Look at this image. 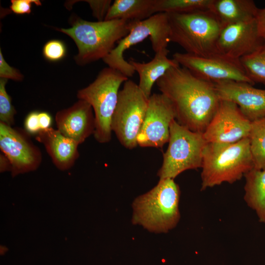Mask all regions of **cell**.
I'll return each mask as SVG.
<instances>
[{
    "label": "cell",
    "mask_w": 265,
    "mask_h": 265,
    "mask_svg": "<svg viewBox=\"0 0 265 265\" xmlns=\"http://www.w3.org/2000/svg\"><path fill=\"white\" fill-rule=\"evenodd\" d=\"M239 61L247 77L253 82L265 85V39L258 49L242 57Z\"/></svg>",
    "instance_id": "obj_23"
},
{
    "label": "cell",
    "mask_w": 265,
    "mask_h": 265,
    "mask_svg": "<svg viewBox=\"0 0 265 265\" xmlns=\"http://www.w3.org/2000/svg\"><path fill=\"white\" fill-rule=\"evenodd\" d=\"M174 120H176V114L169 99L161 93L151 95L137 137L138 145L161 148L169 141L170 126Z\"/></svg>",
    "instance_id": "obj_12"
},
{
    "label": "cell",
    "mask_w": 265,
    "mask_h": 265,
    "mask_svg": "<svg viewBox=\"0 0 265 265\" xmlns=\"http://www.w3.org/2000/svg\"><path fill=\"white\" fill-rule=\"evenodd\" d=\"M149 38L155 53L166 49L170 41L168 14L158 13L145 20L131 22L128 34L120 40L103 60L128 78L135 73L132 66L124 57L125 52L131 47Z\"/></svg>",
    "instance_id": "obj_7"
},
{
    "label": "cell",
    "mask_w": 265,
    "mask_h": 265,
    "mask_svg": "<svg viewBox=\"0 0 265 265\" xmlns=\"http://www.w3.org/2000/svg\"><path fill=\"white\" fill-rule=\"evenodd\" d=\"M91 105L80 100L71 106L57 111L55 116L57 130L79 145L95 130V121Z\"/></svg>",
    "instance_id": "obj_16"
},
{
    "label": "cell",
    "mask_w": 265,
    "mask_h": 265,
    "mask_svg": "<svg viewBox=\"0 0 265 265\" xmlns=\"http://www.w3.org/2000/svg\"><path fill=\"white\" fill-rule=\"evenodd\" d=\"M258 10L252 0H213L210 9L223 27L255 19Z\"/></svg>",
    "instance_id": "obj_19"
},
{
    "label": "cell",
    "mask_w": 265,
    "mask_h": 265,
    "mask_svg": "<svg viewBox=\"0 0 265 265\" xmlns=\"http://www.w3.org/2000/svg\"><path fill=\"white\" fill-rule=\"evenodd\" d=\"M173 58L196 76L212 83L235 81L255 84L247 77L239 60L221 55L200 56L179 52L173 54Z\"/></svg>",
    "instance_id": "obj_10"
},
{
    "label": "cell",
    "mask_w": 265,
    "mask_h": 265,
    "mask_svg": "<svg viewBox=\"0 0 265 265\" xmlns=\"http://www.w3.org/2000/svg\"><path fill=\"white\" fill-rule=\"evenodd\" d=\"M180 189L174 179H159L157 185L132 204V223L148 231L167 233L179 222Z\"/></svg>",
    "instance_id": "obj_4"
},
{
    "label": "cell",
    "mask_w": 265,
    "mask_h": 265,
    "mask_svg": "<svg viewBox=\"0 0 265 265\" xmlns=\"http://www.w3.org/2000/svg\"><path fill=\"white\" fill-rule=\"evenodd\" d=\"M203 133L191 131L174 120L170 126L168 146L157 175L174 179L183 172L201 168L207 144Z\"/></svg>",
    "instance_id": "obj_8"
},
{
    "label": "cell",
    "mask_w": 265,
    "mask_h": 265,
    "mask_svg": "<svg viewBox=\"0 0 265 265\" xmlns=\"http://www.w3.org/2000/svg\"><path fill=\"white\" fill-rule=\"evenodd\" d=\"M251 123L236 104L220 100L203 136L207 143H235L248 137Z\"/></svg>",
    "instance_id": "obj_13"
},
{
    "label": "cell",
    "mask_w": 265,
    "mask_h": 265,
    "mask_svg": "<svg viewBox=\"0 0 265 265\" xmlns=\"http://www.w3.org/2000/svg\"><path fill=\"white\" fill-rule=\"evenodd\" d=\"M12 166L9 159L3 153L0 154V172L11 171Z\"/></svg>",
    "instance_id": "obj_33"
},
{
    "label": "cell",
    "mask_w": 265,
    "mask_h": 265,
    "mask_svg": "<svg viewBox=\"0 0 265 265\" xmlns=\"http://www.w3.org/2000/svg\"><path fill=\"white\" fill-rule=\"evenodd\" d=\"M36 135L35 139L44 145L56 168L64 171L74 165L80 156L77 142L52 127Z\"/></svg>",
    "instance_id": "obj_17"
},
{
    "label": "cell",
    "mask_w": 265,
    "mask_h": 265,
    "mask_svg": "<svg viewBox=\"0 0 265 265\" xmlns=\"http://www.w3.org/2000/svg\"><path fill=\"white\" fill-rule=\"evenodd\" d=\"M254 168L248 137L232 143H207L203 151L201 190L233 184Z\"/></svg>",
    "instance_id": "obj_3"
},
{
    "label": "cell",
    "mask_w": 265,
    "mask_h": 265,
    "mask_svg": "<svg viewBox=\"0 0 265 265\" xmlns=\"http://www.w3.org/2000/svg\"><path fill=\"white\" fill-rule=\"evenodd\" d=\"M256 20L260 36L265 39V7L263 9H259Z\"/></svg>",
    "instance_id": "obj_31"
},
{
    "label": "cell",
    "mask_w": 265,
    "mask_h": 265,
    "mask_svg": "<svg viewBox=\"0 0 265 265\" xmlns=\"http://www.w3.org/2000/svg\"><path fill=\"white\" fill-rule=\"evenodd\" d=\"M264 39L259 35L256 18L224 26L217 47L220 55L239 60L258 49Z\"/></svg>",
    "instance_id": "obj_14"
},
{
    "label": "cell",
    "mask_w": 265,
    "mask_h": 265,
    "mask_svg": "<svg viewBox=\"0 0 265 265\" xmlns=\"http://www.w3.org/2000/svg\"><path fill=\"white\" fill-rule=\"evenodd\" d=\"M33 4L41 6L42 3L39 0H11L10 9L16 14H29Z\"/></svg>",
    "instance_id": "obj_29"
},
{
    "label": "cell",
    "mask_w": 265,
    "mask_h": 265,
    "mask_svg": "<svg viewBox=\"0 0 265 265\" xmlns=\"http://www.w3.org/2000/svg\"><path fill=\"white\" fill-rule=\"evenodd\" d=\"M89 4L93 16L98 21H105V18L112 3L111 0H85Z\"/></svg>",
    "instance_id": "obj_27"
},
{
    "label": "cell",
    "mask_w": 265,
    "mask_h": 265,
    "mask_svg": "<svg viewBox=\"0 0 265 265\" xmlns=\"http://www.w3.org/2000/svg\"><path fill=\"white\" fill-rule=\"evenodd\" d=\"M168 53L167 48L164 49L155 53L154 58L147 63H141L133 59L129 61L138 74L139 88L148 99L151 95L154 83L169 69L180 65L173 58L168 57Z\"/></svg>",
    "instance_id": "obj_18"
},
{
    "label": "cell",
    "mask_w": 265,
    "mask_h": 265,
    "mask_svg": "<svg viewBox=\"0 0 265 265\" xmlns=\"http://www.w3.org/2000/svg\"><path fill=\"white\" fill-rule=\"evenodd\" d=\"M25 130L0 122V149L10 160L13 177L36 170L40 165L42 155Z\"/></svg>",
    "instance_id": "obj_11"
},
{
    "label": "cell",
    "mask_w": 265,
    "mask_h": 265,
    "mask_svg": "<svg viewBox=\"0 0 265 265\" xmlns=\"http://www.w3.org/2000/svg\"><path fill=\"white\" fill-rule=\"evenodd\" d=\"M170 41L186 53L200 56L220 55L217 44L223 27L211 10L186 13H167Z\"/></svg>",
    "instance_id": "obj_5"
},
{
    "label": "cell",
    "mask_w": 265,
    "mask_h": 265,
    "mask_svg": "<svg viewBox=\"0 0 265 265\" xmlns=\"http://www.w3.org/2000/svg\"><path fill=\"white\" fill-rule=\"evenodd\" d=\"M38 118L41 130L47 129L51 127L53 118L49 113L46 111L39 112Z\"/></svg>",
    "instance_id": "obj_32"
},
{
    "label": "cell",
    "mask_w": 265,
    "mask_h": 265,
    "mask_svg": "<svg viewBox=\"0 0 265 265\" xmlns=\"http://www.w3.org/2000/svg\"><path fill=\"white\" fill-rule=\"evenodd\" d=\"M128 80L119 71L108 67L102 70L91 83L77 92V98L87 102L93 108L95 121L93 135L100 143H106L111 140V119L119 89Z\"/></svg>",
    "instance_id": "obj_6"
},
{
    "label": "cell",
    "mask_w": 265,
    "mask_h": 265,
    "mask_svg": "<svg viewBox=\"0 0 265 265\" xmlns=\"http://www.w3.org/2000/svg\"><path fill=\"white\" fill-rule=\"evenodd\" d=\"M213 0H157L156 12L186 13L210 10Z\"/></svg>",
    "instance_id": "obj_24"
},
{
    "label": "cell",
    "mask_w": 265,
    "mask_h": 265,
    "mask_svg": "<svg viewBox=\"0 0 265 265\" xmlns=\"http://www.w3.org/2000/svg\"><path fill=\"white\" fill-rule=\"evenodd\" d=\"M0 78L10 79L15 81H22L24 79L23 75L19 70L10 66L4 59L0 49Z\"/></svg>",
    "instance_id": "obj_28"
},
{
    "label": "cell",
    "mask_w": 265,
    "mask_h": 265,
    "mask_svg": "<svg viewBox=\"0 0 265 265\" xmlns=\"http://www.w3.org/2000/svg\"><path fill=\"white\" fill-rule=\"evenodd\" d=\"M220 100L236 104L251 121L265 117V89L250 83L235 81L213 83Z\"/></svg>",
    "instance_id": "obj_15"
},
{
    "label": "cell",
    "mask_w": 265,
    "mask_h": 265,
    "mask_svg": "<svg viewBox=\"0 0 265 265\" xmlns=\"http://www.w3.org/2000/svg\"><path fill=\"white\" fill-rule=\"evenodd\" d=\"M43 55L48 60L52 62L62 59L66 54V47L62 41L53 39L47 42L43 48Z\"/></svg>",
    "instance_id": "obj_26"
},
{
    "label": "cell",
    "mask_w": 265,
    "mask_h": 265,
    "mask_svg": "<svg viewBox=\"0 0 265 265\" xmlns=\"http://www.w3.org/2000/svg\"><path fill=\"white\" fill-rule=\"evenodd\" d=\"M244 177V200L255 211L259 222L265 224V169L253 168Z\"/></svg>",
    "instance_id": "obj_21"
},
{
    "label": "cell",
    "mask_w": 265,
    "mask_h": 265,
    "mask_svg": "<svg viewBox=\"0 0 265 265\" xmlns=\"http://www.w3.org/2000/svg\"><path fill=\"white\" fill-rule=\"evenodd\" d=\"M248 138L254 168L265 169V117L251 122Z\"/></svg>",
    "instance_id": "obj_22"
},
{
    "label": "cell",
    "mask_w": 265,
    "mask_h": 265,
    "mask_svg": "<svg viewBox=\"0 0 265 265\" xmlns=\"http://www.w3.org/2000/svg\"><path fill=\"white\" fill-rule=\"evenodd\" d=\"M38 113L37 111H31L25 118L24 130L29 134H37L41 131Z\"/></svg>",
    "instance_id": "obj_30"
},
{
    "label": "cell",
    "mask_w": 265,
    "mask_h": 265,
    "mask_svg": "<svg viewBox=\"0 0 265 265\" xmlns=\"http://www.w3.org/2000/svg\"><path fill=\"white\" fill-rule=\"evenodd\" d=\"M148 99L138 84L131 80L124 83L111 119V129L126 148L136 147L137 137L143 124Z\"/></svg>",
    "instance_id": "obj_9"
},
{
    "label": "cell",
    "mask_w": 265,
    "mask_h": 265,
    "mask_svg": "<svg viewBox=\"0 0 265 265\" xmlns=\"http://www.w3.org/2000/svg\"><path fill=\"white\" fill-rule=\"evenodd\" d=\"M7 80V79H0V122L12 126L15 124V115L17 111L6 89Z\"/></svg>",
    "instance_id": "obj_25"
},
{
    "label": "cell",
    "mask_w": 265,
    "mask_h": 265,
    "mask_svg": "<svg viewBox=\"0 0 265 265\" xmlns=\"http://www.w3.org/2000/svg\"><path fill=\"white\" fill-rule=\"evenodd\" d=\"M71 26L57 29L75 42L78 53L76 63L85 65L107 56L115 44L129 32L130 23L125 20L91 22L76 16L71 18Z\"/></svg>",
    "instance_id": "obj_2"
},
{
    "label": "cell",
    "mask_w": 265,
    "mask_h": 265,
    "mask_svg": "<svg viewBox=\"0 0 265 265\" xmlns=\"http://www.w3.org/2000/svg\"><path fill=\"white\" fill-rule=\"evenodd\" d=\"M156 84L171 103L176 121L191 131L204 133L220 101L214 83L179 65L169 69Z\"/></svg>",
    "instance_id": "obj_1"
},
{
    "label": "cell",
    "mask_w": 265,
    "mask_h": 265,
    "mask_svg": "<svg viewBox=\"0 0 265 265\" xmlns=\"http://www.w3.org/2000/svg\"><path fill=\"white\" fill-rule=\"evenodd\" d=\"M157 0H115L105 20L137 22L145 20L157 13Z\"/></svg>",
    "instance_id": "obj_20"
}]
</instances>
